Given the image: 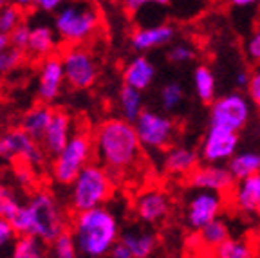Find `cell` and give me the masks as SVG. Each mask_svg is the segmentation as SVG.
<instances>
[{
  "instance_id": "39",
  "label": "cell",
  "mask_w": 260,
  "mask_h": 258,
  "mask_svg": "<svg viewBox=\"0 0 260 258\" xmlns=\"http://www.w3.org/2000/svg\"><path fill=\"white\" fill-rule=\"evenodd\" d=\"M15 237H16V231L11 222H9V218L0 215V253L15 242Z\"/></svg>"
},
{
  "instance_id": "15",
  "label": "cell",
  "mask_w": 260,
  "mask_h": 258,
  "mask_svg": "<svg viewBox=\"0 0 260 258\" xmlns=\"http://www.w3.org/2000/svg\"><path fill=\"white\" fill-rule=\"evenodd\" d=\"M230 194V201L237 211L260 217V172L251 177L237 181Z\"/></svg>"
},
{
  "instance_id": "11",
  "label": "cell",
  "mask_w": 260,
  "mask_h": 258,
  "mask_svg": "<svg viewBox=\"0 0 260 258\" xmlns=\"http://www.w3.org/2000/svg\"><path fill=\"white\" fill-rule=\"evenodd\" d=\"M224 208V195L210 190H197L186 202L184 220L188 228L199 231L208 222L220 217Z\"/></svg>"
},
{
  "instance_id": "26",
  "label": "cell",
  "mask_w": 260,
  "mask_h": 258,
  "mask_svg": "<svg viewBox=\"0 0 260 258\" xmlns=\"http://www.w3.org/2000/svg\"><path fill=\"white\" fill-rule=\"evenodd\" d=\"M47 242L35 235H16L11 244V254L15 258H44L47 256Z\"/></svg>"
},
{
  "instance_id": "8",
  "label": "cell",
  "mask_w": 260,
  "mask_h": 258,
  "mask_svg": "<svg viewBox=\"0 0 260 258\" xmlns=\"http://www.w3.org/2000/svg\"><path fill=\"white\" fill-rule=\"evenodd\" d=\"M251 119V100L239 92H230L211 101L210 125L240 132Z\"/></svg>"
},
{
  "instance_id": "10",
  "label": "cell",
  "mask_w": 260,
  "mask_h": 258,
  "mask_svg": "<svg viewBox=\"0 0 260 258\" xmlns=\"http://www.w3.org/2000/svg\"><path fill=\"white\" fill-rule=\"evenodd\" d=\"M47 153L44 152L40 141L29 136L25 130L15 128L0 134V157L2 159H20L25 165L37 166L44 161Z\"/></svg>"
},
{
  "instance_id": "41",
  "label": "cell",
  "mask_w": 260,
  "mask_h": 258,
  "mask_svg": "<svg viewBox=\"0 0 260 258\" xmlns=\"http://www.w3.org/2000/svg\"><path fill=\"white\" fill-rule=\"evenodd\" d=\"M63 4L65 0H35L32 8L40 13H56Z\"/></svg>"
},
{
  "instance_id": "38",
  "label": "cell",
  "mask_w": 260,
  "mask_h": 258,
  "mask_svg": "<svg viewBox=\"0 0 260 258\" xmlns=\"http://www.w3.org/2000/svg\"><path fill=\"white\" fill-rule=\"evenodd\" d=\"M248 98L251 100L253 105L260 107V63H256L255 71L249 73V81H248Z\"/></svg>"
},
{
  "instance_id": "9",
  "label": "cell",
  "mask_w": 260,
  "mask_h": 258,
  "mask_svg": "<svg viewBox=\"0 0 260 258\" xmlns=\"http://www.w3.org/2000/svg\"><path fill=\"white\" fill-rule=\"evenodd\" d=\"M134 126L143 148L148 150H167L174 145L177 136L175 123L170 117L154 110H143L134 121Z\"/></svg>"
},
{
  "instance_id": "49",
  "label": "cell",
  "mask_w": 260,
  "mask_h": 258,
  "mask_svg": "<svg viewBox=\"0 0 260 258\" xmlns=\"http://www.w3.org/2000/svg\"><path fill=\"white\" fill-rule=\"evenodd\" d=\"M258 13H260V9H258Z\"/></svg>"
},
{
  "instance_id": "45",
  "label": "cell",
  "mask_w": 260,
  "mask_h": 258,
  "mask_svg": "<svg viewBox=\"0 0 260 258\" xmlns=\"http://www.w3.org/2000/svg\"><path fill=\"white\" fill-rule=\"evenodd\" d=\"M9 2H13V4H16V6H20L22 9H25V11H27L29 8H32V2H35V0H9Z\"/></svg>"
},
{
  "instance_id": "6",
  "label": "cell",
  "mask_w": 260,
  "mask_h": 258,
  "mask_svg": "<svg viewBox=\"0 0 260 258\" xmlns=\"http://www.w3.org/2000/svg\"><path fill=\"white\" fill-rule=\"evenodd\" d=\"M94 157V139L89 132L73 134L67 145L53 157L51 174L61 186H71L81 170L85 168Z\"/></svg>"
},
{
  "instance_id": "21",
  "label": "cell",
  "mask_w": 260,
  "mask_h": 258,
  "mask_svg": "<svg viewBox=\"0 0 260 258\" xmlns=\"http://www.w3.org/2000/svg\"><path fill=\"white\" fill-rule=\"evenodd\" d=\"M155 78V67L145 54L136 56L123 69V85H130L138 90H146Z\"/></svg>"
},
{
  "instance_id": "18",
  "label": "cell",
  "mask_w": 260,
  "mask_h": 258,
  "mask_svg": "<svg viewBox=\"0 0 260 258\" xmlns=\"http://www.w3.org/2000/svg\"><path fill=\"white\" fill-rule=\"evenodd\" d=\"M175 38V29L170 24H155L139 27L134 31L130 42L132 47L138 53H146V51H154V49L170 45Z\"/></svg>"
},
{
  "instance_id": "4",
  "label": "cell",
  "mask_w": 260,
  "mask_h": 258,
  "mask_svg": "<svg viewBox=\"0 0 260 258\" xmlns=\"http://www.w3.org/2000/svg\"><path fill=\"white\" fill-rule=\"evenodd\" d=\"M100 25L102 16L90 0H65L54 13V33L67 45L87 44L98 35Z\"/></svg>"
},
{
  "instance_id": "23",
  "label": "cell",
  "mask_w": 260,
  "mask_h": 258,
  "mask_svg": "<svg viewBox=\"0 0 260 258\" xmlns=\"http://www.w3.org/2000/svg\"><path fill=\"white\" fill-rule=\"evenodd\" d=\"M54 110L47 105V103H42V105H37L29 109L27 112L24 114L20 123V128L25 130L31 137H35L37 141H40L44 137L45 130H47L49 123H51V117H53Z\"/></svg>"
},
{
  "instance_id": "34",
  "label": "cell",
  "mask_w": 260,
  "mask_h": 258,
  "mask_svg": "<svg viewBox=\"0 0 260 258\" xmlns=\"http://www.w3.org/2000/svg\"><path fill=\"white\" fill-rule=\"evenodd\" d=\"M20 204L22 202L18 201V197L0 182V215L6 218H11L15 211L20 208Z\"/></svg>"
},
{
  "instance_id": "44",
  "label": "cell",
  "mask_w": 260,
  "mask_h": 258,
  "mask_svg": "<svg viewBox=\"0 0 260 258\" xmlns=\"http://www.w3.org/2000/svg\"><path fill=\"white\" fill-rule=\"evenodd\" d=\"M248 81H249V73L246 71V69H242V71H239V73L235 74L237 89H246V87H248Z\"/></svg>"
},
{
  "instance_id": "14",
  "label": "cell",
  "mask_w": 260,
  "mask_h": 258,
  "mask_svg": "<svg viewBox=\"0 0 260 258\" xmlns=\"http://www.w3.org/2000/svg\"><path fill=\"white\" fill-rule=\"evenodd\" d=\"M239 148V132L210 125L201 145V155L206 163H228Z\"/></svg>"
},
{
  "instance_id": "7",
  "label": "cell",
  "mask_w": 260,
  "mask_h": 258,
  "mask_svg": "<svg viewBox=\"0 0 260 258\" xmlns=\"http://www.w3.org/2000/svg\"><path fill=\"white\" fill-rule=\"evenodd\" d=\"M63 63L65 83L76 90L90 89L98 81L100 67L94 54L83 45H69L60 54Z\"/></svg>"
},
{
  "instance_id": "30",
  "label": "cell",
  "mask_w": 260,
  "mask_h": 258,
  "mask_svg": "<svg viewBox=\"0 0 260 258\" xmlns=\"http://www.w3.org/2000/svg\"><path fill=\"white\" fill-rule=\"evenodd\" d=\"M213 254L219 258H249L253 256V247L244 240L228 237L213 249Z\"/></svg>"
},
{
  "instance_id": "20",
  "label": "cell",
  "mask_w": 260,
  "mask_h": 258,
  "mask_svg": "<svg viewBox=\"0 0 260 258\" xmlns=\"http://www.w3.org/2000/svg\"><path fill=\"white\" fill-rule=\"evenodd\" d=\"M25 56L31 60H44V58L56 54V33L54 27L38 24L31 25V35H29V44L25 47Z\"/></svg>"
},
{
  "instance_id": "47",
  "label": "cell",
  "mask_w": 260,
  "mask_h": 258,
  "mask_svg": "<svg viewBox=\"0 0 260 258\" xmlns=\"http://www.w3.org/2000/svg\"><path fill=\"white\" fill-rule=\"evenodd\" d=\"M6 47H9V37H6V35L0 33V53H2Z\"/></svg>"
},
{
  "instance_id": "13",
  "label": "cell",
  "mask_w": 260,
  "mask_h": 258,
  "mask_svg": "<svg viewBox=\"0 0 260 258\" xmlns=\"http://www.w3.org/2000/svg\"><path fill=\"white\" fill-rule=\"evenodd\" d=\"M188 182L193 190H210L226 195L232 191L235 179L228 166L220 163H208V165L195 166L193 172L188 175Z\"/></svg>"
},
{
  "instance_id": "32",
  "label": "cell",
  "mask_w": 260,
  "mask_h": 258,
  "mask_svg": "<svg viewBox=\"0 0 260 258\" xmlns=\"http://www.w3.org/2000/svg\"><path fill=\"white\" fill-rule=\"evenodd\" d=\"M25 58V53L20 49L13 47H6L2 53H0V80L6 78L8 74H15V71H18Z\"/></svg>"
},
{
  "instance_id": "42",
  "label": "cell",
  "mask_w": 260,
  "mask_h": 258,
  "mask_svg": "<svg viewBox=\"0 0 260 258\" xmlns=\"http://www.w3.org/2000/svg\"><path fill=\"white\" fill-rule=\"evenodd\" d=\"M228 4L237 11H253L260 9V0H228Z\"/></svg>"
},
{
  "instance_id": "12",
  "label": "cell",
  "mask_w": 260,
  "mask_h": 258,
  "mask_svg": "<svg viewBox=\"0 0 260 258\" xmlns=\"http://www.w3.org/2000/svg\"><path fill=\"white\" fill-rule=\"evenodd\" d=\"M65 85V73L63 63H61L60 54H51V56L40 60L37 78V94L42 103H53L60 98Z\"/></svg>"
},
{
  "instance_id": "28",
  "label": "cell",
  "mask_w": 260,
  "mask_h": 258,
  "mask_svg": "<svg viewBox=\"0 0 260 258\" xmlns=\"http://www.w3.org/2000/svg\"><path fill=\"white\" fill-rule=\"evenodd\" d=\"M228 237H230V230H228V226L220 218L208 222L206 226L201 228V230L197 231V235H195V238L201 242V246L208 247V249H215V247L219 246V244H222Z\"/></svg>"
},
{
  "instance_id": "35",
  "label": "cell",
  "mask_w": 260,
  "mask_h": 258,
  "mask_svg": "<svg viewBox=\"0 0 260 258\" xmlns=\"http://www.w3.org/2000/svg\"><path fill=\"white\" fill-rule=\"evenodd\" d=\"M195 58V49L190 44L184 42H177L168 49V60L172 63H188Z\"/></svg>"
},
{
  "instance_id": "43",
  "label": "cell",
  "mask_w": 260,
  "mask_h": 258,
  "mask_svg": "<svg viewBox=\"0 0 260 258\" xmlns=\"http://www.w3.org/2000/svg\"><path fill=\"white\" fill-rule=\"evenodd\" d=\"M109 256H112V258H132V254H130L128 247H126L121 240H118V242L112 246V249H110Z\"/></svg>"
},
{
  "instance_id": "31",
  "label": "cell",
  "mask_w": 260,
  "mask_h": 258,
  "mask_svg": "<svg viewBox=\"0 0 260 258\" xmlns=\"http://www.w3.org/2000/svg\"><path fill=\"white\" fill-rule=\"evenodd\" d=\"M51 246V254L56 258H74L78 256V247L74 242V237L71 233V230H65L54 238Z\"/></svg>"
},
{
  "instance_id": "48",
  "label": "cell",
  "mask_w": 260,
  "mask_h": 258,
  "mask_svg": "<svg viewBox=\"0 0 260 258\" xmlns=\"http://www.w3.org/2000/svg\"><path fill=\"white\" fill-rule=\"evenodd\" d=\"M9 0H0V6H4V4H8Z\"/></svg>"
},
{
  "instance_id": "1",
  "label": "cell",
  "mask_w": 260,
  "mask_h": 258,
  "mask_svg": "<svg viewBox=\"0 0 260 258\" xmlns=\"http://www.w3.org/2000/svg\"><path fill=\"white\" fill-rule=\"evenodd\" d=\"M94 155L110 175L123 174L141 159L143 145L134 123L126 119H107L94 132Z\"/></svg>"
},
{
  "instance_id": "27",
  "label": "cell",
  "mask_w": 260,
  "mask_h": 258,
  "mask_svg": "<svg viewBox=\"0 0 260 258\" xmlns=\"http://www.w3.org/2000/svg\"><path fill=\"white\" fill-rule=\"evenodd\" d=\"M193 89L195 94L203 103H211L215 100L217 94V83H215V74L210 67L206 65H199L193 73Z\"/></svg>"
},
{
  "instance_id": "36",
  "label": "cell",
  "mask_w": 260,
  "mask_h": 258,
  "mask_svg": "<svg viewBox=\"0 0 260 258\" xmlns=\"http://www.w3.org/2000/svg\"><path fill=\"white\" fill-rule=\"evenodd\" d=\"M29 35H31V25L24 20L18 27H15V31H13L11 35H9V45L20 49V51H25V47H27V44H29Z\"/></svg>"
},
{
  "instance_id": "25",
  "label": "cell",
  "mask_w": 260,
  "mask_h": 258,
  "mask_svg": "<svg viewBox=\"0 0 260 258\" xmlns=\"http://www.w3.org/2000/svg\"><path fill=\"white\" fill-rule=\"evenodd\" d=\"M118 107L123 119L134 123L139 114L145 110V105H143V90L134 89L130 85H123L118 94Z\"/></svg>"
},
{
  "instance_id": "33",
  "label": "cell",
  "mask_w": 260,
  "mask_h": 258,
  "mask_svg": "<svg viewBox=\"0 0 260 258\" xmlns=\"http://www.w3.org/2000/svg\"><path fill=\"white\" fill-rule=\"evenodd\" d=\"M183 100H184V90H183V87L179 83H175V81L165 85L161 89V105H162V109L168 110V112H174L175 109H179L181 103H183Z\"/></svg>"
},
{
  "instance_id": "29",
  "label": "cell",
  "mask_w": 260,
  "mask_h": 258,
  "mask_svg": "<svg viewBox=\"0 0 260 258\" xmlns=\"http://www.w3.org/2000/svg\"><path fill=\"white\" fill-rule=\"evenodd\" d=\"M25 20V9H22L20 6L8 2V4L0 6V33L9 37L15 27L22 24Z\"/></svg>"
},
{
  "instance_id": "37",
  "label": "cell",
  "mask_w": 260,
  "mask_h": 258,
  "mask_svg": "<svg viewBox=\"0 0 260 258\" xmlns=\"http://www.w3.org/2000/svg\"><path fill=\"white\" fill-rule=\"evenodd\" d=\"M244 51H246V58L251 63H260V27H256L249 35V38L246 40Z\"/></svg>"
},
{
  "instance_id": "2",
  "label": "cell",
  "mask_w": 260,
  "mask_h": 258,
  "mask_svg": "<svg viewBox=\"0 0 260 258\" xmlns=\"http://www.w3.org/2000/svg\"><path fill=\"white\" fill-rule=\"evenodd\" d=\"M71 233L78 247V254L89 258L107 256L119 240V224L116 215L105 206L76 211L71 224Z\"/></svg>"
},
{
  "instance_id": "19",
  "label": "cell",
  "mask_w": 260,
  "mask_h": 258,
  "mask_svg": "<svg viewBox=\"0 0 260 258\" xmlns=\"http://www.w3.org/2000/svg\"><path fill=\"white\" fill-rule=\"evenodd\" d=\"M197 165H199V155H197L195 150L188 148V146H179V145L168 146L167 153L162 157V168L170 175L188 177Z\"/></svg>"
},
{
  "instance_id": "22",
  "label": "cell",
  "mask_w": 260,
  "mask_h": 258,
  "mask_svg": "<svg viewBox=\"0 0 260 258\" xmlns=\"http://www.w3.org/2000/svg\"><path fill=\"white\" fill-rule=\"evenodd\" d=\"M119 240L128 247L132 258H148L155 253V247H157L154 233L146 230H128L119 235Z\"/></svg>"
},
{
  "instance_id": "16",
  "label": "cell",
  "mask_w": 260,
  "mask_h": 258,
  "mask_svg": "<svg viewBox=\"0 0 260 258\" xmlns=\"http://www.w3.org/2000/svg\"><path fill=\"white\" fill-rule=\"evenodd\" d=\"M136 215L145 224H159L170 213V199L161 190H145L134 204Z\"/></svg>"
},
{
  "instance_id": "24",
  "label": "cell",
  "mask_w": 260,
  "mask_h": 258,
  "mask_svg": "<svg viewBox=\"0 0 260 258\" xmlns=\"http://www.w3.org/2000/svg\"><path fill=\"white\" fill-rule=\"evenodd\" d=\"M228 170L232 172L233 179L240 181V179L251 177V175L260 172V153L246 150V152H235L228 161Z\"/></svg>"
},
{
  "instance_id": "17",
  "label": "cell",
  "mask_w": 260,
  "mask_h": 258,
  "mask_svg": "<svg viewBox=\"0 0 260 258\" xmlns=\"http://www.w3.org/2000/svg\"><path fill=\"white\" fill-rule=\"evenodd\" d=\"M73 136V119L63 110H54L51 123L45 130L44 137L40 139V145L44 152L51 157H54Z\"/></svg>"
},
{
  "instance_id": "5",
  "label": "cell",
  "mask_w": 260,
  "mask_h": 258,
  "mask_svg": "<svg viewBox=\"0 0 260 258\" xmlns=\"http://www.w3.org/2000/svg\"><path fill=\"white\" fill-rule=\"evenodd\" d=\"M112 175L102 165H89L71 182V208L83 211L103 206L112 195Z\"/></svg>"
},
{
  "instance_id": "3",
  "label": "cell",
  "mask_w": 260,
  "mask_h": 258,
  "mask_svg": "<svg viewBox=\"0 0 260 258\" xmlns=\"http://www.w3.org/2000/svg\"><path fill=\"white\" fill-rule=\"evenodd\" d=\"M9 222L15 228L16 235H35L47 244L67 230L63 210L49 191H37L31 195L27 201L22 202Z\"/></svg>"
},
{
  "instance_id": "46",
  "label": "cell",
  "mask_w": 260,
  "mask_h": 258,
  "mask_svg": "<svg viewBox=\"0 0 260 258\" xmlns=\"http://www.w3.org/2000/svg\"><path fill=\"white\" fill-rule=\"evenodd\" d=\"M18 175H20V181L22 182H29V181H31V172H29V166L25 170H20V172H18Z\"/></svg>"
},
{
  "instance_id": "40",
  "label": "cell",
  "mask_w": 260,
  "mask_h": 258,
  "mask_svg": "<svg viewBox=\"0 0 260 258\" xmlns=\"http://www.w3.org/2000/svg\"><path fill=\"white\" fill-rule=\"evenodd\" d=\"M121 2L126 11H130V13L141 11L146 6H159V8H165V6L170 4V0H121Z\"/></svg>"
}]
</instances>
